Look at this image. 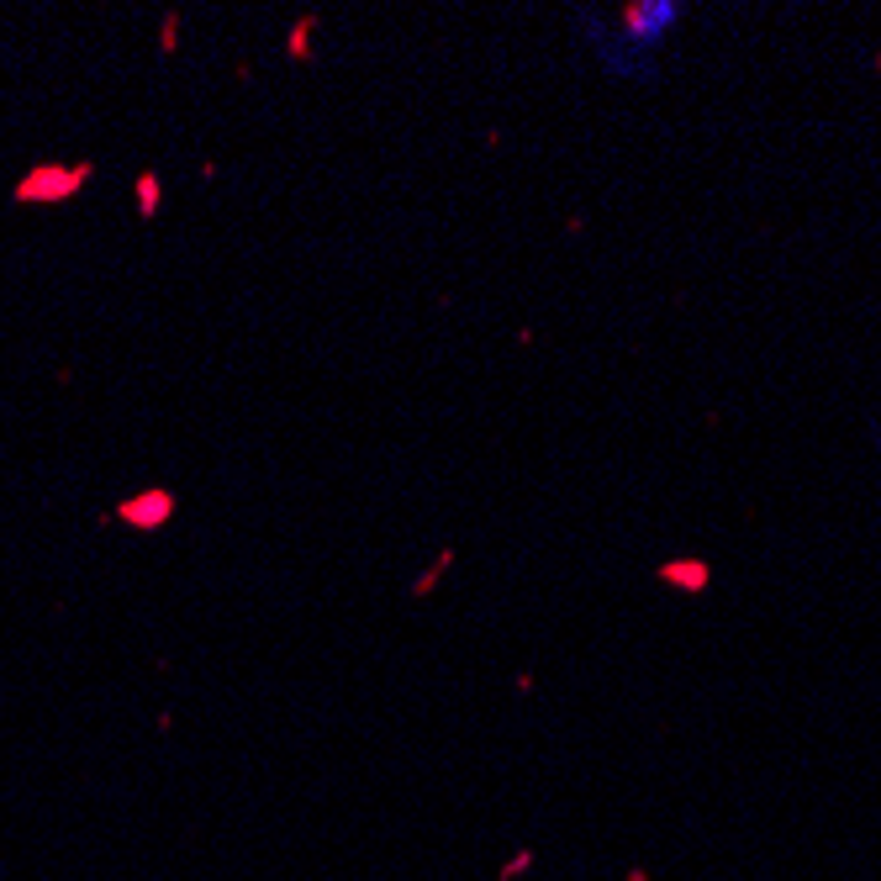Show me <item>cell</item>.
<instances>
[{
	"mask_svg": "<svg viewBox=\"0 0 881 881\" xmlns=\"http://www.w3.org/2000/svg\"><path fill=\"white\" fill-rule=\"evenodd\" d=\"M96 180V164H32L17 185H11V200L17 206H59V200H75L85 185Z\"/></svg>",
	"mask_w": 881,
	"mask_h": 881,
	"instance_id": "1",
	"label": "cell"
},
{
	"mask_svg": "<svg viewBox=\"0 0 881 881\" xmlns=\"http://www.w3.org/2000/svg\"><path fill=\"white\" fill-rule=\"evenodd\" d=\"M175 512H180V497H175L169 486H143V491H133V497L117 501V512H111V518L127 522L133 534H159V528L175 522Z\"/></svg>",
	"mask_w": 881,
	"mask_h": 881,
	"instance_id": "2",
	"label": "cell"
},
{
	"mask_svg": "<svg viewBox=\"0 0 881 881\" xmlns=\"http://www.w3.org/2000/svg\"><path fill=\"white\" fill-rule=\"evenodd\" d=\"M682 17V6L676 0H634V6H623L618 11V27L628 42H660L670 27Z\"/></svg>",
	"mask_w": 881,
	"mask_h": 881,
	"instance_id": "3",
	"label": "cell"
},
{
	"mask_svg": "<svg viewBox=\"0 0 881 881\" xmlns=\"http://www.w3.org/2000/svg\"><path fill=\"white\" fill-rule=\"evenodd\" d=\"M655 576H660L665 586L686 591V597H702V591L713 586V565L707 560H665V565H655Z\"/></svg>",
	"mask_w": 881,
	"mask_h": 881,
	"instance_id": "4",
	"label": "cell"
},
{
	"mask_svg": "<svg viewBox=\"0 0 881 881\" xmlns=\"http://www.w3.org/2000/svg\"><path fill=\"white\" fill-rule=\"evenodd\" d=\"M133 206H138L143 222H154L164 212V180H159V169H143L138 180H133Z\"/></svg>",
	"mask_w": 881,
	"mask_h": 881,
	"instance_id": "5",
	"label": "cell"
},
{
	"mask_svg": "<svg viewBox=\"0 0 881 881\" xmlns=\"http://www.w3.org/2000/svg\"><path fill=\"white\" fill-rule=\"evenodd\" d=\"M460 560V549H454V544H443L439 555H433V565H428V570H422L418 581H412V601H428L433 597V591H439V581L443 576H449V565Z\"/></svg>",
	"mask_w": 881,
	"mask_h": 881,
	"instance_id": "6",
	"label": "cell"
},
{
	"mask_svg": "<svg viewBox=\"0 0 881 881\" xmlns=\"http://www.w3.org/2000/svg\"><path fill=\"white\" fill-rule=\"evenodd\" d=\"M312 38H317V11L296 17V27L285 32V59H291V63H312Z\"/></svg>",
	"mask_w": 881,
	"mask_h": 881,
	"instance_id": "7",
	"label": "cell"
},
{
	"mask_svg": "<svg viewBox=\"0 0 881 881\" xmlns=\"http://www.w3.org/2000/svg\"><path fill=\"white\" fill-rule=\"evenodd\" d=\"M180 27H185L180 11H169V17L159 21V53H164V59H175V53H180Z\"/></svg>",
	"mask_w": 881,
	"mask_h": 881,
	"instance_id": "8",
	"label": "cell"
},
{
	"mask_svg": "<svg viewBox=\"0 0 881 881\" xmlns=\"http://www.w3.org/2000/svg\"><path fill=\"white\" fill-rule=\"evenodd\" d=\"M877 75H881V53H877Z\"/></svg>",
	"mask_w": 881,
	"mask_h": 881,
	"instance_id": "9",
	"label": "cell"
}]
</instances>
